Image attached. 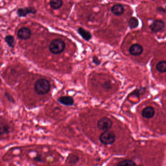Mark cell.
<instances>
[{
  "label": "cell",
  "instance_id": "1",
  "mask_svg": "<svg viewBox=\"0 0 166 166\" xmlns=\"http://www.w3.org/2000/svg\"><path fill=\"white\" fill-rule=\"evenodd\" d=\"M51 85L49 81L45 78H40L35 82V91L38 95L43 96L48 93L50 91Z\"/></svg>",
  "mask_w": 166,
  "mask_h": 166
},
{
  "label": "cell",
  "instance_id": "2",
  "mask_svg": "<svg viewBox=\"0 0 166 166\" xmlns=\"http://www.w3.org/2000/svg\"><path fill=\"white\" fill-rule=\"evenodd\" d=\"M65 43L62 40L58 38L53 40L49 46L50 52L55 55L62 53L65 50Z\"/></svg>",
  "mask_w": 166,
  "mask_h": 166
},
{
  "label": "cell",
  "instance_id": "3",
  "mask_svg": "<svg viewBox=\"0 0 166 166\" xmlns=\"http://www.w3.org/2000/svg\"><path fill=\"white\" fill-rule=\"evenodd\" d=\"M116 136L113 131L107 130L103 132L99 136V141L105 145H111L115 142Z\"/></svg>",
  "mask_w": 166,
  "mask_h": 166
},
{
  "label": "cell",
  "instance_id": "4",
  "mask_svg": "<svg viewBox=\"0 0 166 166\" xmlns=\"http://www.w3.org/2000/svg\"><path fill=\"white\" fill-rule=\"evenodd\" d=\"M113 124V121L111 119L107 117H103L98 121L97 127L99 130L105 132L110 130Z\"/></svg>",
  "mask_w": 166,
  "mask_h": 166
},
{
  "label": "cell",
  "instance_id": "5",
  "mask_svg": "<svg viewBox=\"0 0 166 166\" xmlns=\"http://www.w3.org/2000/svg\"><path fill=\"white\" fill-rule=\"evenodd\" d=\"M37 12V10L33 7H26L20 8L17 11V14L20 17H25L28 14H34Z\"/></svg>",
  "mask_w": 166,
  "mask_h": 166
},
{
  "label": "cell",
  "instance_id": "6",
  "mask_svg": "<svg viewBox=\"0 0 166 166\" xmlns=\"http://www.w3.org/2000/svg\"><path fill=\"white\" fill-rule=\"evenodd\" d=\"M31 36V31L28 28H22L20 29L17 33L18 37L21 40H27Z\"/></svg>",
  "mask_w": 166,
  "mask_h": 166
},
{
  "label": "cell",
  "instance_id": "7",
  "mask_svg": "<svg viewBox=\"0 0 166 166\" xmlns=\"http://www.w3.org/2000/svg\"><path fill=\"white\" fill-rule=\"evenodd\" d=\"M165 26V22L162 20H155L150 25V28L154 32H158L163 29Z\"/></svg>",
  "mask_w": 166,
  "mask_h": 166
},
{
  "label": "cell",
  "instance_id": "8",
  "mask_svg": "<svg viewBox=\"0 0 166 166\" xmlns=\"http://www.w3.org/2000/svg\"><path fill=\"white\" fill-rule=\"evenodd\" d=\"M129 52L135 56H137L143 52V48L141 45L139 44H133L129 49Z\"/></svg>",
  "mask_w": 166,
  "mask_h": 166
},
{
  "label": "cell",
  "instance_id": "9",
  "mask_svg": "<svg viewBox=\"0 0 166 166\" xmlns=\"http://www.w3.org/2000/svg\"><path fill=\"white\" fill-rule=\"evenodd\" d=\"M142 116L146 119H151L155 115V110L154 108L151 106H147L142 111Z\"/></svg>",
  "mask_w": 166,
  "mask_h": 166
},
{
  "label": "cell",
  "instance_id": "10",
  "mask_svg": "<svg viewBox=\"0 0 166 166\" xmlns=\"http://www.w3.org/2000/svg\"><path fill=\"white\" fill-rule=\"evenodd\" d=\"M58 101L62 104L65 106H72L74 103V100L72 97L69 96H60L58 98Z\"/></svg>",
  "mask_w": 166,
  "mask_h": 166
},
{
  "label": "cell",
  "instance_id": "11",
  "mask_svg": "<svg viewBox=\"0 0 166 166\" xmlns=\"http://www.w3.org/2000/svg\"><path fill=\"white\" fill-rule=\"evenodd\" d=\"M112 12L115 16H120L123 14L124 8L121 4H116L113 6L111 8Z\"/></svg>",
  "mask_w": 166,
  "mask_h": 166
},
{
  "label": "cell",
  "instance_id": "12",
  "mask_svg": "<svg viewBox=\"0 0 166 166\" xmlns=\"http://www.w3.org/2000/svg\"><path fill=\"white\" fill-rule=\"evenodd\" d=\"M78 33L80 36L82 37L84 40H86L87 41H88L92 38V34H91L90 32L87 30H85L82 28H78Z\"/></svg>",
  "mask_w": 166,
  "mask_h": 166
},
{
  "label": "cell",
  "instance_id": "13",
  "mask_svg": "<svg viewBox=\"0 0 166 166\" xmlns=\"http://www.w3.org/2000/svg\"><path fill=\"white\" fill-rule=\"evenodd\" d=\"M49 5L53 9H58L63 5V1L61 0H52L49 1Z\"/></svg>",
  "mask_w": 166,
  "mask_h": 166
},
{
  "label": "cell",
  "instance_id": "14",
  "mask_svg": "<svg viewBox=\"0 0 166 166\" xmlns=\"http://www.w3.org/2000/svg\"><path fill=\"white\" fill-rule=\"evenodd\" d=\"M156 69L160 73L166 72V61L162 60L158 62L156 65Z\"/></svg>",
  "mask_w": 166,
  "mask_h": 166
},
{
  "label": "cell",
  "instance_id": "15",
  "mask_svg": "<svg viewBox=\"0 0 166 166\" xmlns=\"http://www.w3.org/2000/svg\"><path fill=\"white\" fill-rule=\"evenodd\" d=\"M117 166H136V165L132 160L126 159L119 162Z\"/></svg>",
  "mask_w": 166,
  "mask_h": 166
},
{
  "label": "cell",
  "instance_id": "16",
  "mask_svg": "<svg viewBox=\"0 0 166 166\" xmlns=\"http://www.w3.org/2000/svg\"><path fill=\"white\" fill-rule=\"evenodd\" d=\"M5 41L8 44V46L11 47L13 48L15 46V40L12 36L11 35H7L5 37Z\"/></svg>",
  "mask_w": 166,
  "mask_h": 166
},
{
  "label": "cell",
  "instance_id": "17",
  "mask_svg": "<svg viewBox=\"0 0 166 166\" xmlns=\"http://www.w3.org/2000/svg\"><path fill=\"white\" fill-rule=\"evenodd\" d=\"M79 160H80V158L77 155L71 154L68 157L67 161L69 163L74 165V164H77Z\"/></svg>",
  "mask_w": 166,
  "mask_h": 166
},
{
  "label": "cell",
  "instance_id": "18",
  "mask_svg": "<svg viewBox=\"0 0 166 166\" xmlns=\"http://www.w3.org/2000/svg\"><path fill=\"white\" fill-rule=\"evenodd\" d=\"M129 25L130 28H137L138 25V21L135 17H132L129 20Z\"/></svg>",
  "mask_w": 166,
  "mask_h": 166
},
{
  "label": "cell",
  "instance_id": "19",
  "mask_svg": "<svg viewBox=\"0 0 166 166\" xmlns=\"http://www.w3.org/2000/svg\"><path fill=\"white\" fill-rule=\"evenodd\" d=\"M9 127L7 125H4L3 126L1 125V135H3L4 133H9Z\"/></svg>",
  "mask_w": 166,
  "mask_h": 166
},
{
  "label": "cell",
  "instance_id": "20",
  "mask_svg": "<svg viewBox=\"0 0 166 166\" xmlns=\"http://www.w3.org/2000/svg\"><path fill=\"white\" fill-rule=\"evenodd\" d=\"M4 96H5L6 98L7 99V100L9 101L12 102V103H14L15 102V101H14L13 98H12V96H11V95H10L8 93L6 92L4 93Z\"/></svg>",
  "mask_w": 166,
  "mask_h": 166
},
{
  "label": "cell",
  "instance_id": "21",
  "mask_svg": "<svg viewBox=\"0 0 166 166\" xmlns=\"http://www.w3.org/2000/svg\"><path fill=\"white\" fill-rule=\"evenodd\" d=\"M93 62L96 65H99L100 64V60H99L96 57H94L93 58Z\"/></svg>",
  "mask_w": 166,
  "mask_h": 166
},
{
  "label": "cell",
  "instance_id": "22",
  "mask_svg": "<svg viewBox=\"0 0 166 166\" xmlns=\"http://www.w3.org/2000/svg\"><path fill=\"white\" fill-rule=\"evenodd\" d=\"M34 159L36 161L38 162H43V157L41 155H38V156L35 157Z\"/></svg>",
  "mask_w": 166,
  "mask_h": 166
},
{
  "label": "cell",
  "instance_id": "23",
  "mask_svg": "<svg viewBox=\"0 0 166 166\" xmlns=\"http://www.w3.org/2000/svg\"><path fill=\"white\" fill-rule=\"evenodd\" d=\"M110 84L108 83H105L104 85V87L106 89H109L110 88Z\"/></svg>",
  "mask_w": 166,
  "mask_h": 166
},
{
  "label": "cell",
  "instance_id": "24",
  "mask_svg": "<svg viewBox=\"0 0 166 166\" xmlns=\"http://www.w3.org/2000/svg\"></svg>",
  "mask_w": 166,
  "mask_h": 166
}]
</instances>
